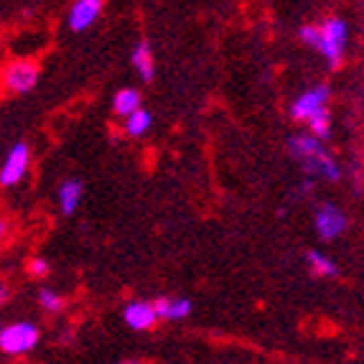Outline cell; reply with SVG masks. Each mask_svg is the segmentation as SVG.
Here are the masks:
<instances>
[{
  "label": "cell",
  "mask_w": 364,
  "mask_h": 364,
  "mask_svg": "<svg viewBox=\"0 0 364 364\" xmlns=\"http://www.w3.org/2000/svg\"><path fill=\"white\" fill-rule=\"evenodd\" d=\"M135 107H140V92L138 90H130V87L120 90L115 95V100H112V109H115L120 117H125L128 112H133Z\"/></svg>",
  "instance_id": "13"
},
{
  "label": "cell",
  "mask_w": 364,
  "mask_h": 364,
  "mask_svg": "<svg viewBox=\"0 0 364 364\" xmlns=\"http://www.w3.org/2000/svg\"><path fill=\"white\" fill-rule=\"evenodd\" d=\"M346 41H349V26L344 18H326L318 26V38H316V51H321L323 59L336 69L344 59Z\"/></svg>",
  "instance_id": "2"
},
{
  "label": "cell",
  "mask_w": 364,
  "mask_h": 364,
  "mask_svg": "<svg viewBox=\"0 0 364 364\" xmlns=\"http://www.w3.org/2000/svg\"><path fill=\"white\" fill-rule=\"evenodd\" d=\"M122 318H125V323H128L130 328H135V331H148V328H153L158 321L153 304H148V301H130V304L125 306V311H122Z\"/></svg>",
  "instance_id": "8"
},
{
  "label": "cell",
  "mask_w": 364,
  "mask_h": 364,
  "mask_svg": "<svg viewBox=\"0 0 364 364\" xmlns=\"http://www.w3.org/2000/svg\"><path fill=\"white\" fill-rule=\"evenodd\" d=\"M288 151L296 158L298 164L304 166L306 173L323 181H341V168L334 161V156L323 148V143L311 133H296L288 138Z\"/></svg>",
  "instance_id": "1"
},
{
  "label": "cell",
  "mask_w": 364,
  "mask_h": 364,
  "mask_svg": "<svg viewBox=\"0 0 364 364\" xmlns=\"http://www.w3.org/2000/svg\"><path fill=\"white\" fill-rule=\"evenodd\" d=\"M8 232V225H6V219H0V237H6Z\"/></svg>",
  "instance_id": "21"
},
{
  "label": "cell",
  "mask_w": 364,
  "mask_h": 364,
  "mask_svg": "<svg viewBox=\"0 0 364 364\" xmlns=\"http://www.w3.org/2000/svg\"><path fill=\"white\" fill-rule=\"evenodd\" d=\"M8 296H11V288H8L6 283H0V306L6 304V301H8Z\"/></svg>",
  "instance_id": "20"
},
{
  "label": "cell",
  "mask_w": 364,
  "mask_h": 364,
  "mask_svg": "<svg viewBox=\"0 0 364 364\" xmlns=\"http://www.w3.org/2000/svg\"><path fill=\"white\" fill-rule=\"evenodd\" d=\"M38 344V328L28 321L11 323V326L0 328V352L8 357H18V354L31 352Z\"/></svg>",
  "instance_id": "3"
},
{
  "label": "cell",
  "mask_w": 364,
  "mask_h": 364,
  "mask_svg": "<svg viewBox=\"0 0 364 364\" xmlns=\"http://www.w3.org/2000/svg\"><path fill=\"white\" fill-rule=\"evenodd\" d=\"M28 270L33 278H43V275L49 273V262L41 260V257H33V260L28 262Z\"/></svg>",
  "instance_id": "19"
},
{
  "label": "cell",
  "mask_w": 364,
  "mask_h": 364,
  "mask_svg": "<svg viewBox=\"0 0 364 364\" xmlns=\"http://www.w3.org/2000/svg\"><path fill=\"white\" fill-rule=\"evenodd\" d=\"M6 90L16 92V95H23V92H31L38 82V67L33 61H16L11 69L6 72Z\"/></svg>",
  "instance_id": "6"
},
{
  "label": "cell",
  "mask_w": 364,
  "mask_h": 364,
  "mask_svg": "<svg viewBox=\"0 0 364 364\" xmlns=\"http://www.w3.org/2000/svg\"><path fill=\"white\" fill-rule=\"evenodd\" d=\"M326 102H328V87H326V85H316V87H311L309 92H304V95H301V97H298L296 102L291 105V115H293V120L306 122L311 115H314L316 109L326 107Z\"/></svg>",
  "instance_id": "7"
},
{
  "label": "cell",
  "mask_w": 364,
  "mask_h": 364,
  "mask_svg": "<svg viewBox=\"0 0 364 364\" xmlns=\"http://www.w3.org/2000/svg\"><path fill=\"white\" fill-rule=\"evenodd\" d=\"M191 314V301H186V298H176V301H168V306H166V321H181V318H186V316Z\"/></svg>",
  "instance_id": "16"
},
{
  "label": "cell",
  "mask_w": 364,
  "mask_h": 364,
  "mask_svg": "<svg viewBox=\"0 0 364 364\" xmlns=\"http://www.w3.org/2000/svg\"><path fill=\"white\" fill-rule=\"evenodd\" d=\"M79 201H82V181H77V178H69V181H64L59 186V207L61 212L67 214H74L79 207Z\"/></svg>",
  "instance_id": "11"
},
{
  "label": "cell",
  "mask_w": 364,
  "mask_h": 364,
  "mask_svg": "<svg viewBox=\"0 0 364 364\" xmlns=\"http://www.w3.org/2000/svg\"><path fill=\"white\" fill-rule=\"evenodd\" d=\"M31 166V148L26 143H16L11 148V153L3 161V168H0V183L3 186H16L21 178L26 176V171Z\"/></svg>",
  "instance_id": "5"
},
{
  "label": "cell",
  "mask_w": 364,
  "mask_h": 364,
  "mask_svg": "<svg viewBox=\"0 0 364 364\" xmlns=\"http://www.w3.org/2000/svg\"><path fill=\"white\" fill-rule=\"evenodd\" d=\"M311 125V135H316L318 140L328 138L331 135V115H328V109L321 107V109H316L314 115L306 120Z\"/></svg>",
  "instance_id": "15"
},
{
  "label": "cell",
  "mask_w": 364,
  "mask_h": 364,
  "mask_svg": "<svg viewBox=\"0 0 364 364\" xmlns=\"http://www.w3.org/2000/svg\"><path fill=\"white\" fill-rule=\"evenodd\" d=\"M314 225L323 242H331V240H336V237H341L346 232L349 217L336 204H318V209L314 214Z\"/></svg>",
  "instance_id": "4"
},
{
  "label": "cell",
  "mask_w": 364,
  "mask_h": 364,
  "mask_svg": "<svg viewBox=\"0 0 364 364\" xmlns=\"http://www.w3.org/2000/svg\"><path fill=\"white\" fill-rule=\"evenodd\" d=\"M153 125V115L148 109L143 107H135L133 112L125 115V133L133 135V138H140V135H146Z\"/></svg>",
  "instance_id": "12"
},
{
  "label": "cell",
  "mask_w": 364,
  "mask_h": 364,
  "mask_svg": "<svg viewBox=\"0 0 364 364\" xmlns=\"http://www.w3.org/2000/svg\"><path fill=\"white\" fill-rule=\"evenodd\" d=\"M130 61H133V67H135V72L140 74V79H143V82H151L156 69H153V51H151V46H148V41H140L138 46H135L133 54H130Z\"/></svg>",
  "instance_id": "10"
},
{
  "label": "cell",
  "mask_w": 364,
  "mask_h": 364,
  "mask_svg": "<svg viewBox=\"0 0 364 364\" xmlns=\"http://www.w3.org/2000/svg\"><path fill=\"white\" fill-rule=\"evenodd\" d=\"M100 11H102V0H77L69 11V28L74 33L87 31L95 21H97Z\"/></svg>",
  "instance_id": "9"
},
{
  "label": "cell",
  "mask_w": 364,
  "mask_h": 364,
  "mask_svg": "<svg viewBox=\"0 0 364 364\" xmlns=\"http://www.w3.org/2000/svg\"><path fill=\"white\" fill-rule=\"evenodd\" d=\"M298 36L306 46H316V38H318V26H304V28L298 31Z\"/></svg>",
  "instance_id": "18"
},
{
  "label": "cell",
  "mask_w": 364,
  "mask_h": 364,
  "mask_svg": "<svg viewBox=\"0 0 364 364\" xmlns=\"http://www.w3.org/2000/svg\"><path fill=\"white\" fill-rule=\"evenodd\" d=\"M306 260H309L311 270H314L316 275H321V278H331V275L339 273V270H336V262L331 260V257L323 255V252H316V250H311Z\"/></svg>",
  "instance_id": "14"
},
{
  "label": "cell",
  "mask_w": 364,
  "mask_h": 364,
  "mask_svg": "<svg viewBox=\"0 0 364 364\" xmlns=\"http://www.w3.org/2000/svg\"><path fill=\"white\" fill-rule=\"evenodd\" d=\"M38 304L49 311V314H59V311L64 309V298H61L59 293L49 291V288H43V291L38 293Z\"/></svg>",
  "instance_id": "17"
}]
</instances>
